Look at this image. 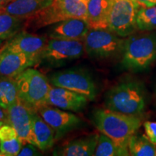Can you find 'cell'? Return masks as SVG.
I'll return each instance as SVG.
<instances>
[{
	"label": "cell",
	"mask_w": 156,
	"mask_h": 156,
	"mask_svg": "<svg viewBox=\"0 0 156 156\" xmlns=\"http://www.w3.org/2000/svg\"><path fill=\"white\" fill-rule=\"evenodd\" d=\"M95 156H128L130 155L128 148L119 146L106 134H99L95 148Z\"/></svg>",
	"instance_id": "23"
},
{
	"label": "cell",
	"mask_w": 156,
	"mask_h": 156,
	"mask_svg": "<svg viewBox=\"0 0 156 156\" xmlns=\"http://www.w3.org/2000/svg\"><path fill=\"white\" fill-rule=\"evenodd\" d=\"M136 25L141 31L156 30V5L139 9L136 15Z\"/></svg>",
	"instance_id": "24"
},
{
	"label": "cell",
	"mask_w": 156,
	"mask_h": 156,
	"mask_svg": "<svg viewBox=\"0 0 156 156\" xmlns=\"http://www.w3.org/2000/svg\"><path fill=\"white\" fill-rule=\"evenodd\" d=\"M88 0H54L53 3L25 20L23 30H36L69 18L87 20Z\"/></svg>",
	"instance_id": "3"
},
{
	"label": "cell",
	"mask_w": 156,
	"mask_h": 156,
	"mask_svg": "<svg viewBox=\"0 0 156 156\" xmlns=\"http://www.w3.org/2000/svg\"><path fill=\"white\" fill-rule=\"evenodd\" d=\"M11 1L12 0H0V8H2Z\"/></svg>",
	"instance_id": "31"
},
{
	"label": "cell",
	"mask_w": 156,
	"mask_h": 156,
	"mask_svg": "<svg viewBox=\"0 0 156 156\" xmlns=\"http://www.w3.org/2000/svg\"><path fill=\"white\" fill-rule=\"evenodd\" d=\"M5 40H2V39H0V48L2 46V45L4 44V43H5Z\"/></svg>",
	"instance_id": "32"
},
{
	"label": "cell",
	"mask_w": 156,
	"mask_h": 156,
	"mask_svg": "<svg viewBox=\"0 0 156 156\" xmlns=\"http://www.w3.org/2000/svg\"><path fill=\"white\" fill-rule=\"evenodd\" d=\"M139 8L133 0H112L108 18V29L122 38L138 30L136 15Z\"/></svg>",
	"instance_id": "9"
},
{
	"label": "cell",
	"mask_w": 156,
	"mask_h": 156,
	"mask_svg": "<svg viewBox=\"0 0 156 156\" xmlns=\"http://www.w3.org/2000/svg\"><path fill=\"white\" fill-rule=\"evenodd\" d=\"M0 156H5V155H4V153H2L1 151H0Z\"/></svg>",
	"instance_id": "34"
},
{
	"label": "cell",
	"mask_w": 156,
	"mask_h": 156,
	"mask_svg": "<svg viewBox=\"0 0 156 156\" xmlns=\"http://www.w3.org/2000/svg\"><path fill=\"white\" fill-rule=\"evenodd\" d=\"M88 99L84 95L60 87H51L48 94L47 105L65 111L78 112L87 106Z\"/></svg>",
	"instance_id": "14"
},
{
	"label": "cell",
	"mask_w": 156,
	"mask_h": 156,
	"mask_svg": "<svg viewBox=\"0 0 156 156\" xmlns=\"http://www.w3.org/2000/svg\"><path fill=\"white\" fill-rule=\"evenodd\" d=\"M25 20L13 16L0 8V39L7 40L23 30Z\"/></svg>",
	"instance_id": "20"
},
{
	"label": "cell",
	"mask_w": 156,
	"mask_h": 156,
	"mask_svg": "<svg viewBox=\"0 0 156 156\" xmlns=\"http://www.w3.org/2000/svg\"><path fill=\"white\" fill-rule=\"evenodd\" d=\"M32 114L33 110L19 101L7 110L6 122L14 127L23 142L37 146L33 133Z\"/></svg>",
	"instance_id": "12"
},
{
	"label": "cell",
	"mask_w": 156,
	"mask_h": 156,
	"mask_svg": "<svg viewBox=\"0 0 156 156\" xmlns=\"http://www.w3.org/2000/svg\"><path fill=\"white\" fill-rule=\"evenodd\" d=\"M38 62L37 57L0 48V77L14 78Z\"/></svg>",
	"instance_id": "13"
},
{
	"label": "cell",
	"mask_w": 156,
	"mask_h": 156,
	"mask_svg": "<svg viewBox=\"0 0 156 156\" xmlns=\"http://www.w3.org/2000/svg\"><path fill=\"white\" fill-rule=\"evenodd\" d=\"M84 52L83 40L50 38L40 54L39 61L56 67L80 58Z\"/></svg>",
	"instance_id": "7"
},
{
	"label": "cell",
	"mask_w": 156,
	"mask_h": 156,
	"mask_svg": "<svg viewBox=\"0 0 156 156\" xmlns=\"http://www.w3.org/2000/svg\"><path fill=\"white\" fill-rule=\"evenodd\" d=\"M130 155L156 156V146L148 139L147 135L137 133L131 136L128 143Z\"/></svg>",
	"instance_id": "21"
},
{
	"label": "cell",
	"mask_w": 156,
	"mask_h": 156,
	"mask_svg": "<svg viewBox=\"0 0 156 156\" xmlns=\"http://www.w3.org/2000/svg\"><path fill=\"white\" fill-rule=\"evenodd\" d=\"M98 136V134H91L72 140L64 145L61 148V151L56 152L54 155L63 156L94 155Z\"/></svg>",
	"instance_id": "18"
},
{
	"label": "cell",
	"mask_w": 156,
	"mask_h": 156,
	"mask_svg": "<svg viewBox=\"0 0 156 156\" xmlns=\"http://www.w3.org/2000/svg\"><path fill=\"white\" fill-rule=\"evenodd\" d=\"M48 41L46 36L38 35L22 30L4 44L1 48L22 53L39 58L40 54Z\"/></svg>",
	"instance_id": "11"
},
{
	"label": "cell",
	"mask_w": 156,
	"mask_h": 156,
	"mask_svg": "<svg viewBox=\"0 0 156 156\" xmlns=\"http://www.w3.org/2000/svg\"><path fill=\"white\" fill-rule=\"evenodd\" d=\"M18 101V90L14 78L0 77V106L7 110Z\"/></svg>",
	"instance_id": "22"
},
{
	"label": "cell",
	"mask_w": 156,
	"mask_h": 156,
	"mask_svg": "<svg viewBox=\"0 0 156 156\" xmlns=\"http://www.w3.org/2000/svg\"><path fill=\"white\" fill-rule=\"evenodd\" d=\"M50 83L56 87H64L94 101L97 95L96 85L90 74L84 69H68L56 72L50 76Z\"/></svg>",
	"instance_id": "8"
},
{
	"label": "cell",
	"mask_w": 156,
	"mask_h": 156,
	"mask_svg": "<svg viewBox=\"0 0 156 156\" xmlns=\"http://www.w3.org/2000/svg\"><path fill=\"white\" fill-rule=\"evenodd\" d=\"M112 0H88L87 22L90 29L108 28Z\"/></svg>",
	"instance_id": "16"
},
{
	"label": "cell",
	"mask_w": 156,
	"mask_h": 156,
	"mask_svg": "<svg viewBox=\"0 0 156 156\" xmlns=\"http://www.w3.org/2000/svg\"><path fill=\"white\" fill-rule=\"evenodd\" d=\"M7 119V110L0 106V120L5 121Z\"/></svg>",
	"instance_id": "30"
},
{
	"label": "cell",
	"mask_w": 156,
	"mask_h": 156,
	"mask_svg": "<svg viewBox=\"0 0 156 156\" xmlns=\"http://www.w3.org/2000/svg\"><path fill=\"white\" fill-rule=\"evenodd\" d=\"M54 0H12L2 9L13 16L28 18L48 7Z\"/></svg>",
	"instance_id": "17"
},
{
	"label": "cell",
	"mask_w": 156,
	"mask_h": 156,
	"mask_svg": "<svg viewBox=\"0 0 156 156\" xmlns=\"http://www.w3.org/2000/svg\"><path fill=\"white\" fill-rule=\"evenodd\" d=\"M41 150L37 146L33 144L28 143L26 145L21 148L20 151L18 153L19 156H38L41 155Z\"/></svg>",
	"instance_id": "27"
},
{
	"label": "cell",
	"mask_w": 156,
	"mask_h": 156,
	"mask_svg": "<svg viewBox=\"0 0 156 156\" xmlns=\"http://www.w3.org/2000/svg\"><path fill=\"white\" fill-rule=\"evenodd\" d=\"M133 1L139 9L156 5V0H133Z\"/></svg>",
	"instance_id": "29"
},
{
	"label": "cell",
	"mask_w": 156,
	"mask_h": 156,
	"mask_svg": "<svg viewBox=\"0 0 156 156\" xmlns=\"http://www.w3.org/2000/svg\"><path fill=\"white\" fill-rule=\"evenodd\" d=\"M145 134L152 143L156 145V122H145L144 123Z\"/></svg>",
	"instance_id": "28"
},
{
	"label": "cell",
	"mask_w": 156,
	"mask_h": 156,
	"mask_svg": "<svg viewBox=\"0 0 156 156\" xmlns=\"http://www.w3.org/2000/svg\"><path fill=\"white\" fill-rule=\"evenodd\" d=\"M108 28L90 29L85 38V51L90 57L108 58L122 53L125 39Z\"/></svg>",
	"instance_id": "6"
},
{
	"label": "cell",
	"mask_w": 156,
	"mask_h": 156,
	"mask_svg": "<svg viewBox=\"0 0 156 156\" xmlns=\"http://www.w3.org/2000/svg\"><path fill=\"white\" fill-rule=\"evenodd\" d=\"M19 101L33 111L47 105L51 86L47 77L38 70L29 67L14 77Z\"/></svg>",
	"instance_id": "5"
},
{
	"label": "cell",
	"mask_w": 156,
	"mask_h": 156,
	"mask_svg": "<svg viewBox=\"0 0 156 156\" xmlns=\"http://www.w3.org/2000/svg\"><path fill=\"white\" fill-rule=\"evenodd\" d=\"M37 112L53 129L56 140L61 139L69 132L80 129L85 125L80 117L50 105L41 107Z\"/></svg>",
	"instance_id": "10"
},
{
	"label": "cell",
	"mask_w": 156,
	"mask_h": 156,
	"mask_svg": "<svg viewBox=\"0 0 156 156\" xmlns=\"http://www.w3.org/2000/svg\"><path fill=\"white\" fill-rule=\"evenodd\" d=\"M123 67L134 73L148 69L156 60V34L130 35L122 50Z\"/></svg>",
	"instance_id": "4"
},
{
	"label": "cell",
	"mask_w": 156,
	"mask_h": 156,
	"mask_svg": "<svg viewBox=\"0 0 156 156\" xmlns=\"http://www.w3.org/2000/svg\"><path fill=\"white\" fill-rule=\"evenodd\" d=\"M91 119L101 133L124 148H128L129 140L142 124L140 116L122 114L108 108L95 109L92 113Z\"/></svg>",
	"instance_id": "1"
},
{
	"label": "cell",
	"mask_w": 156,
	"mask_h": 156,
	"mask_svg": "<svg viewBox=\"0 0 156 156\" xmlns=\"http://www.w3.org/2000/svg\"><path fill=\"white\" fill-rule=\"evenodd\" d=\"M23 142L19 136L12 139L0 141V151L5 156L18 155L23 147Z\"/></svg>",
	"instance_id": "25"
},
{
	"label": "cell",
	"mask_w": 156,
	"mask_h": 156,
	"mask_svg": "<svg viewBox=\"0 0 156 156\" xmlns=\"http://www.w3.org/2000/svg\"><path fill=\"white\" fill-rule=\"evenodd\" d=\"M5 123H6L5 121H2V120H0V128H1V126L3 125Z\"/></svg>",
	"instance_id": "33"
},
{
	"label": "cell",
	"mask_w": 156,
	"mask_h": 156,
	"mask_svg": "<svg viewBox=\"0 0 156 156\" xmlns=\"http://www.w3.org/2000/svg\"><path fill=\"white\" fill-rule=\"evenodd\" d=\"M145 85L136 80H126L111 87L105 96V106L109 110L140 116L147 106Z\"/></svg>",
	"instance_id": "2"
},
{
	"label": "cell",
	"mask_w": 156,
	"mask_h": 156,
	"mask_svg": "<svg viewBox=\"0 0 156 156\" xmlns=\"http://www.w3.org/2000/svg\"><path fill=\"white\" fill-rule=\"evenodd\" d=\"M18 136L16 130L10 124L5 123L0 128V141L12 139Z\"/></svg>",
	"instance_id": "26"
},
{
	"label": "cell",
	"mask_w": 156,
	"mask_h": 156,
	"mask_svg": "<svg viewBox=\"0 0 156 156\" xmlns=\"http://www.w3.org/2000/svg\"><path fill=\"white\" fill-rule=\"evenodd\" d=\"M33 133L36 145L41 151H46L53 147L56 141L54 132L36 111H33Z\"/></svg>",
	"instance_id": "19"
},
{
	"label": "cell",
	"mask_w": 156,
	"mask_h": 156,
	"mask_svg": "<svg viewBox=\"0 0 156 156\" xmlns=\"http://www.w3.org/2000/svg\"><path fill=\"white\" fill-rule=\"evenodd\" d=\"M48 35L50 38L66 40H83L90 26L86 20L69 18L50 25Z\"/></svg>",
	"instance_id": "15"
}]
</instances>
